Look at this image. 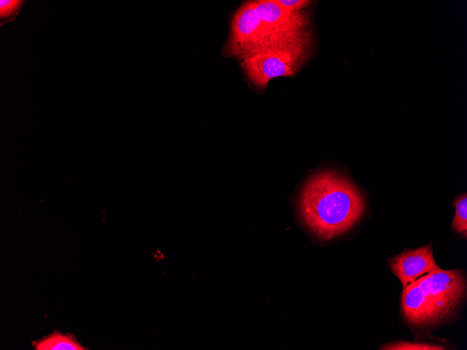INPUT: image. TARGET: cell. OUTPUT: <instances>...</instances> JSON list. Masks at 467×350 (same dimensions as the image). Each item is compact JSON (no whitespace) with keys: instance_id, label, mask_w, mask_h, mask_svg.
Returning a JSON list of instances; mask_svg holds the SVG:
<instances>
[{"instance_id":"6da1fadb","label":"cell","mask_w":467,"mask_h":350,"mask_svg":"<svg viewBox=\"0 0 467 350\" xmlns=\"http://www.w3.org/2000/svg\"><path fill=\"white\" fill-rule=\"evenodd\" d=\"M303 221L318 238L329 240L347 231L361 218L365 200L343 175L325 170L311 176L299 201Z\"/></svg>"},{"instance_id":"7a4b0ae2","label":"cell","mask_w":467,"mask_h":350,"mask_svg":"<svg viewBox=\"0 0 467 350\" xmlns=\"http://www.w3.org/2000/svg\"><path fill=\"white\" fill-rule=\"evenodd\" d=\"M301 10L293 11L276 0L249 1L234 14L223 53L239 59L285 45L307 35Z\"/></svg>"},{"instance_id":"3957f363","label":"cell","mask_w":467,"mask_h":350,"mask_svg":"<svg viewBox=\"0 0 467 350\" xmlns=\"http://www.w3.org/2000/svg\"><path fill=\"white\" fill-rule=\"evenodd\" d=\"M307 36L240 59V66L247 79L257 87L264 88L273 78L294 75L306 55Z\"/></svg>"},{"instance_id":"277c9868","label":"cell","mask_w":467,"mask_h":350,"mask_svg":"<svg viewBox=\"0 0 467 350\" xmlns=\"http://www.w3.org/2000/svg\"><path fill=\"white\" fill-rule=\"evenodd\" d=\"M416 281L424 292L433 326L456 314L466 291V278L461 270L439 268Z\"/></svg>"},{"instance_id":"5b68a950","label":"cell","mask_w":467,"mask_h":350,"mask_svg":"<svg viewBox=\"0 0 467 350\" xmlns=\"http://www.w3.org/2000/svg\"><path fill=\"white\" fill-rule=\"evenodd\" d=\"M388 265L400 280L403 289L418 278L439 268L435 262L431 244L405 250L389 259Z\"/></svg>"},{"instance_id":"8992f818","label":"cell","mask_w":467,"mask_h":350,"mask_svg":"<svg viewBox=\"0 0 467 350\" xmlns=\"http://www.w3.org/2000/svg\"><path fill=\"white\" fill-rule=\"evenodd\" d=\"M401 307L403 316L410 325L417 328L433 326L424 292L416 280L403 289Z\"/></svg>"},{"instance_id":"52a82bcc","label":"cell","mask_w":467,"mask_h":350,"mask_svg":"<svg viewBox=\"0 0 467 350\" xmlns=\"http://www.w3.org/2000/svg\"><path fill=\"white\" fill-rule=\"evenodd\" d=\"M37 350H83V347L71 335H64L59 333L52 335L34 344Z\"/></svg>"},{"instance_id":"ba28073f","label":"cell","mask_w":467,"mask_h":350,"mask_svg":"<svg viewBox=\"0 0 467 350\" xmlns=\"http://www.w3.org/2000/svg\"><path fill=\"white\" fill-rule=\"evenodd\" d=\"M455 207V216L454 217L452 228L459 233L467 236V195L461 194L457 197L454 202Z\"/></svg>"},{"instance_id":"9c48e42d","label":"cell","mask_w":467,"mask_h":350,"mask_svg":"<svg viewBox=\"0 0 467 350\" xmlns=\"http://www.w3.org/2000/svg\"><path fill=\"white\" fill-rule=\"evenodd\" d=\"M26 1L1 0L0 18L1 26L6 22L13 21L22 10Z\"/></svg>"},{"instance_id":"30bf717a","label":"cell","mask_w":467,"mask_h":350,"mask_svg":"<svg viewBox=\"0 0 467 350\" xmlns=\"http://www.w3.org/2000/svg\"><path fill=\"white\" fill-rule=\"evenodd\" d=\"M380 349L384 350H442L444 348L436 344L421 342H396L385 344Z\"/></svg>"},{"instance_id":"8fae6325","label":"cell","mask_w":467,"mask_h":350,"mask_svg":"<svg viewBox=\"0 0 467 350\" xmlns=\"http://www.w3.org/2000/svg\"><path fill=\"white\" fill-rule=\"evenodd\" d=\"M278 3L282 7L293 10L298 11L306 7L310 1L303 0H276Z\"/></svg>"}]
</instances>
